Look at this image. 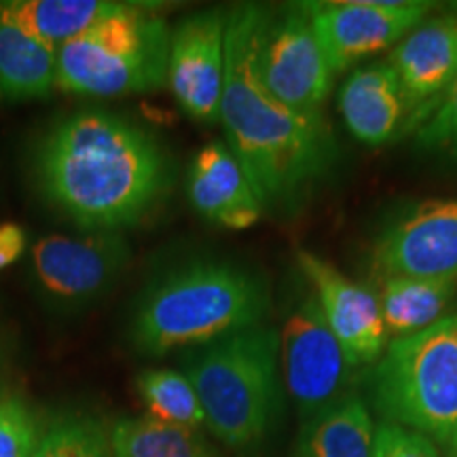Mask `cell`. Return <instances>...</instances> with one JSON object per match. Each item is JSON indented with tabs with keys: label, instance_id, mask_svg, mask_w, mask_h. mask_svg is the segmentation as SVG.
Returning a JSON list of instances; mask_svg holds the SVG:
<instances>
[{
	"label": "cell",
	"instance_id": "cell-30",
	"mask_svg": "<svg viewBox=\"0 0 457 457\" xmlns=\"http://www.w3.org/2000/svg\"><path fill=\"white\" fill-rule=\"evenodd\" d=\"M451 453H457V447H455V449H453V451H451Z\"/></svg>",
	"mask_w": 457,
	"mask_h": 457
},
{
	"label": "cell",
	"instance_id": "cell-6",
	"mask_svg": "<svg viewBox=\"0 0 457 457\" xmlns=\"http://www.w3.org/2000/svg\"><path fill=\"white\" fill-rule=\"evenodd\" d=\"M171 28L153 3H129L57 49V89L89 98L148 94L168 83Z\"/></svg>",
	"mask_w": 457,
	"mask_h": 457
},
{
	"label": "cell",
	"instance_id": "cell-7",
	"mask_svg": "<svg viewBox=\"0 0 457 457\" xmlns=\"http://www.w3.org/2000/svg\"><path fill=\"white\" fill-rule=\"evenodd\" d=\"M303 279V276H301ZM279 362L301 421L352 394L356 370L330 330L318 296L303 279L290 299L279 333Z\"/></svg>",
	"mask_w": 457,
	"mask_h": 457
},
{
	"label": "cell",
	"instance_id": "cell-25",
	"mask_svg": "<svg viewBox=\"0 0 457 457\" xmlns=\"http://www.w3.org/2000/svg\"><path fill=\"white\" fill-rule=\"evenodd\" d=\"M41 424L20 396H0V457H32Z\"/></svg>",
	"mask_w": 457,
	"mask_h": 457
},
{
	"label": "cell",
	"instance_id": "cell-11",
	"mask_svg": "<svg viewBox=\"0 0 457 457\" xmlns=\"http://www.w3.org/2000/svg\"><path fill=\"white\" fill-rule=\"evenodd\" d=\"M384 278L457 279V199H428L398 214L375 242Z\"/></svg>",
	"mask_w": 457,
	"mask_h": 457
},
{
	"label": "cell",
	"instance_id": "cell-20",
	"mask_svg": "<svg viewBox=\"0 0 457 457\" xmlns=\"http://www.w3.org/2000/svg\"><path fill=\"white\" fill-rule=\"evenodd\" d=\"M457 279L384 278L377 295L387 337L403 339L432 327L453 301Z\"/></svg>",
	"mask_w": 457,
	"mask_h": 457
},
{
	"label": "cell",
	"instance_id": "cell-19",
	"mask_svg": "<svg viewBox=\"0 0 457 457\" xmlns=\"http://www.w3.org/2000/svg\"><path fill=\"white\" fill-rule=\"evenodd\" d=\"M57 87V51L0 15V102L43 100Z\"/></svg>",
	"mask_w": 457,
	"mask_h": 457
},
{
	"label": "cell",
	"instance_id": "cell-12",
	"mask_svg": "<svg viewBox=\"0 0 457 457\" xmlns=\"http://www.w3.org/2000/svg\"><path fill=\"white\" fill-rule=\"evenodd\" d=\"M227 11L204 9L171 28L168 85L179 106L195 121L220 117L225 87Z\"/></svg>",
	"mask_w": 457,
	"mask_h": 457
},
{
	"label": "cell",
	"instance_id": "cell-17",
	"mask_svg": "<svg viewBox=\"0 0 457 457\" xmlns=\"http://www.w3.org/2000/svg\"><path fill=\"white\" fill-rule=\"evenodd\" d=\"M128 4L114 0H0V15L57 51Z\"/></svg>",
	"mask_w": 457,
	"mask_h": 457
},
{
	"label": "cell",
	"instance_id": "cell-28",
	"mask_svg": "<svg viewBox=\"0 0 457 457\" xmlns=\"http://www.w3.org/2000/svg\"><path fill=\"white\" fill-rule=\"evenodd\" d=\"M4 341H3V330H0V396H3V381H4Z\"/></svg>",
	"mask_w": 457,
	"mask_h": 457
},
{
	"label": "cell",
	"instance_id": "cell-24",
	"mask_svg": "<svg viewBox=\"0 0 457 457\" xmlns=\"http://www.w3.org/2000/svg\"><path fill=\"white\" fill-rule=\"evenodd\" d=\"M411 131L417 153L457 168V81Z\"/></svg>",
	"mask_w": 457,
	"mask_h": 457
},
{
	"label": "cell",
	"instance_id": "cell-21",
	"mask_svg": "<svg viewBox=\"0 0 457 457\" xmlns=\"http://www.w3.org/2000/svg\"><path fill=\"white\" fill-rule=\"evenodd\" d=\"M114 457H216L197 430L153 417H128L111 428Z\"/></svg>",
	"mask_w": 457,
	"mask_h": 457
},
{
	"label": "cell",
	"instance_id": "cell-4",
	"mask_svg": "<svg viewBox=\"0 0 457 457\" xmlns=\"http://www.w3.org/2000/svg\"><path fill=\"white\" fill-rule=\"evenodd\" d=\"M208 430L231 449L259 445L276 421L279 387V330L267 324L237 330L185 356Z\"/></svg>",
	"mask_w": 457,
	"mask_h": 457
},
{
	"label": "cell",
	"instance_id": "cell-22",
	"mask_svg": "<svg viewBox=\"0 0 457 457\" xmlns=\"http://www.w3.org/2000/svg\"><path fill=\"white\" fill-rule=\"evenodd\" d=\"M136 390L148 417L163 424L199 430L205 415L191 379L174 369H146L136 379Z\"/></svg>",
	"mask_w": 457,
	"mask_h": 457
},
{
	"label": "cell",
	"instance_id": "cell-3",
	"mask_svg": "<svg viewBox=\"0 0 457 457\" xmlns=\"http://www.w3.org/2000/svg\"><path fill=\"white\" fill-rule=\"evenodd\" d=\"M271 307L267 279L242 262L195 259L146 284L131 310V350L162 358L262 324Z\"/></svg>",
	"mask_w": 457,
	"mask_h": 457
},
{
	"label": "cell",
	"instance_id": "cell-13",
	"mask_svg": "<svg viewBox=\"0 0 457 457\" xmlns=\"http://www.w3.org/2000/svg\"><path fill=\"white\" fill-rule=\"evenodd\" d=\"M296 267L316 293L324 318L350 367L356 373H367L384 356L390 343L377 295L343 276L328 261L310 250H296Z\"/></svg>",
	"mask_w": 457,
	"mask_h": 457
},
{
	"label": "cell",
	"instance_id": "cell-26",
	"mask_svg": "<svg viewBox=\"0 0 457 457\" xmlns=\"http://www.w3.org/2000/svg\"><path fill=\"white\" fill-rule=\"evenodd\" d=\"M375 457H441L436 443L409 428L381 421L375 432Z\"/></svg>",
	"mask_w": 457,
	"mask_h": 457
},
{
	"label": "cell",
	"instance_id": "cell-27",
	"mask_svg": "<svg viewBox=\"0 0 457 457\" xmlns=\"http://www.w3.org/2000/svg\"><path fill=\"white\" fill-rule=\"evenodd\" d=\"M28 248L26 228L17 222H3L0 225V270L13 265Z\"/></svg>",
	"mask_w": 457,
	"mask_h": 457
},
{
	"label": "cell",
	"instance_id": "cell-2",
	"mask_svg": "<svg viewBox=\"0 0 457 457\" xmlns=\"http://www.w3.org/2000/svg\"><path fill=\"white\" fill-rule=\"evenodd\" d=\"M261 20L262 4L227 9L219 121L262 212L290 216L333 174L339 146L322 112L290 111L262 87L256 71Z\"/></svg>",
	"mask_w": 457,
	"mask_h": 457
},
{
	"label": "cell",
	"instance_id": "cell-29",
	"mask_svg": "<svg viewBox=\"0 0 457 457\" xmlns=\"http://www.w3.org/2000/svg\"><path fill=\"white\" fill-rule=\"evenodd\" d=\"M449 457H457V453H449Z\"/></svg>",
	"mask_w": 457,
	"mask_h": 457
},
{
	"label": "cell",
	"instance_id": "cell-15",
	"mask_svg": "<svg viewBox=\"0 0 457 457\" xmlns=\"http://www.w3.org/2000/svg\"><path fill=\"white\" fill-rule=\"evenodd\" d=\"M188 199L214 225L244 231L261 220L262 205L245 179L242 165L225 142H210L193 159L187 182Z\"/></svg>",
	"mask_w": 457,
	"mask_h": 457
},
{
	"label": "cell",
	"instance_id": "cell-9",
	"mask_svg": "<svg viewBox=\"0 0 457 457\" xmlns=\"http://www.w3.org/2000/svg\"><path fill=\"white\" fill-rule=\"evenodd\" d=\"M131 250L117 231L83 236L38 237L30 248V270L37 290L51 307L79 312L114 288L128 270Z\"/></svg>",
	"mask_w": 457,
	"mask_h": 457
},
{
	"label": "cell",
	"instance_id": "cell-5",
	"mask_svg": "<svg viewBox=\"0 0 457 457\" xmlns=\"http://www.w3.org/2000/svg\"><path fill=\"white\" fill-rule=\"evenodd\" d=\"M364 379L387 424L424 434L449 453L457 447V313L392 339Z\"/></svg>",
	"mask_w": 457,
	"mask_h": 457
},
{
	"label": "cell",
	"instance_id": "cell-10",
	"mask_svg": "<svg viewBox=\"0 0 457 457\" xmlns=\"http://www.w3.org/2000/svg\"><path fill=\"white\" fill-rule=\"evenodd\" d=\"M330 71L345 72L364 57L396 47L436 7L421 0L305 3Z\"/></svg>",
	"mask_w": 457,
	"mask_h": 457
},
{
	"label": "cell",
	"instance_id": "cell-1",
	"mask_svg": "<svg viewBox=\"0 0 457 457\" xmlns=\"http://www.w3.org/2000/svg\"><path fill=\"white\" fill-rule=\"evenodd\" d=\"M32 170L51 208L85 231L140 225L174 185V162L157 134L108 111L55 121L34 146Z\"/></svg>",
	"mask_w": 457,
	"mask_h": 457
},
{
	"label": "cell",
	"instance_id": "cell-14",
	"mask_svg": "<svg viewBox=\"0 0 457 457\" xmlns=\"http://www.w3.org/2000/svg\"><path fill=\"white\" fill-rule=\"evenodd\" d=\"M390 66L396 72L411 131L457 81V7L426 17L394 47Z\"/></svg>",
	"mask_w": 457,
	"mask_h": 457
},
{
	"label": "cell",
	"instance_id": "cell-23",
	"mask_svg": "<svg viewBox=\"0 0 457 457\" xmlns=\"http://www.w3.org/2000/svg\"><path fill=\"white\" fill-rule=\"evenodd\" d=\"M32 457H114L111 430L89 413L57 415L41 428Z\"/></svg>",
	"mask_w": 457,
	"mask_h": 457
},
{
	"label": "cell",
	"instance_id": "cell-31",
	"mask_svg": "<svg viewBox=\"0 0 457 457\" xmlns=\"http://www.w3.org/2000/svg\"><path fill=\"white\" fill-rule=\"evenodd\" d=\"M455 7H457V4H455Z\"/></svg>",
	"mask_w": 457,
	"mask_h": 457
},
{
	"label": "cell",
	"instance_id": "cell-16",
	"mask_svg": "<svg viewBox=\"0 0 457 457\" xmlns=\"http://www.w3.org/2000/svg\"><path fill=\"white\" fill-rule=\"evenodd\" d=\"M339 111L350 134L364 146H384L407 125V104L390 62L356 68L339 91Z\"/></svg>",
	"mask_w": 457,
	"mask_h": 457
},
{
	"label": "cell",
	"instance_id": "cell-8",
	"mask_svg": "<svg viewBox=\"0 0 457 457\" xmlns=\"http://www.w3.org/2000/svg\"><path fill=\"white\" fill-rule=\"evenodd\" d=\"M259 79L279 104L310 114L333 89L335 72L313 32L305 3L262 7L256 45Z\"/></svg>",
	"mask_w": 457,
	"mask_h": 457
},
{
	"label": "cell",
	"instance_id": "cell-18",
	"mask_svg": "<svg viewBox=\"0 0 457 457\" xmlns=\"http://www.w3.org/2000/svg\"><path fill=\"white\" fill-rule=\"evenodd\" d=\"M377 426L356 392L301 421L296 457H375Z\"/></svg>",
	"mask_w": 457,
	"mask_h": 457
}]
</instances>
